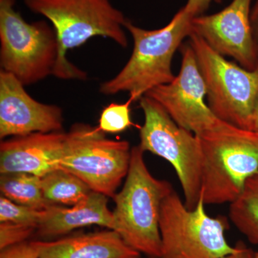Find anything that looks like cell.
Here are the masks:
<instances>
[{
    "label": "cell",
    "mask_w": 258,
    "mask_h": 258,
    "mask_svg": "<svg viewBox=\"0 0 258 258\" xmlns=\"http://www.w3.org/2000/svg\"><path fill=\"white\" fill-rule=\"evenodd\" d=\"M192 18L182 8L166 26L154 30H144L127 20L124 28L133 37V52L121 71L102 83L100 92L108 96L128 92L134 102L151 90L171 83L176 76L173 57L192 32Z\"/></svg>",
    "instance_id": "cell-1"
},
{
    "label": "cell",
    "mask_w": 258,
    "mask_h": 258,
    "mask_svg": "<svg viewBox=\"0 0 258 258\" xmlns=\"http://www.w3.org/2000/svg\"><path fill=\"white\" fill-rule=\"evenodd\" d=\"M33 13L45 16L53 25L59 55L53 76L62 80H85L87 74L71 63L66 53L94 36L111 39L126 47L123 28L127 19L110 0H25Z\"/></svg>",
    "instance_id": "cell-2"
},
{
    "label": "cell",
    "mask_w": 258,
    "mask_h": 258,
    "mask_svg": "<svg viewBox=\"0 0 258 258\" xmlns=\"http://www.w3.org/2000/svg\"><path fill=\"white\" fill-rule=\"evenodd\" d=\"M144 154L139 145L132 148L124 184L113 198L114 230L141 254L160 258L161 206L174 189L169 181L157 179L151 174Z\"/></svg>",
    "instance_id": "cell-3"
},
{
    "label": "cell",
    "mask_w": 258,
    "mask_h": 258,
    "mask_svg": "<svg viewBox=\"0 0 258 258\" xmlns=\"http://www.w3.org/2000/svg\"><path fill=\"white\" fill-rule=\"evenodd\" d=\"M198 137L203 154L204 203H233L258 171V133L224 122Z\"/></svg>",
    "instance_id": "cell-4"
},
{
    "label": "cell",
    "mask_w": 258,
    "mask_h": 258,
    "mask_svg": "<svg viewBox=\"0 0 258 258\" xmlns=\"http://www.w3.org/2000/svg\"><path fill=\"white\" fill-rule=\"evenodd\" d=\"M189 43L206 85L207 101L212 113L229 124L253 131L258 106V68L249 71L227 60L193 32Z\"/></svg>",
    "instance_id": "cell-5"
},
{
    "label": "cell",
    "mask_w": 258,
    "mask_h": 258,
    "mask_svg": "<svg viewBox=\"0 0 258 258\" xmlns=\"http://www.w3.org/2000/svg\"><path fill=\"white\" fill-rule=\"evenodd\" d=\"M144 123L140 128L139 147L162 158L173 166L181 184L184 205L196 208L201 197L203 154L198 136L180 126L150 97L139 101Z\"/></svg>",
    "instance_id": "cell-6"
},
{
    "label": "cell",
    "mask_w": 258,
    "mask_h": 258,
    "mask_svg": "<svg viewBox=\"0 0 258 258\" xmlns=\"http://www.w3.org/2000/svg\"><path fill=\"white\" fill-rule=\"evenodd\" d=\"M14 5L15 0H0L1 70L30 86L53 75L58 39L46 22L25 21Z\"/></svg>",
    "instance_id": "cell-7"
},
{
    "label": "cell",
    "mask_w": 258,
    "mask_h": 258,
    "mask_svg": "<svg viewBox=\"0 0 258 258\" xmlns=\"http://www.w3.org/2000/svg\"><path fill=\"white\" fill-rule=\"evenodd\" d=\"M226 217L209 216L200 197L196 208L185 206L173 191L161 206L160 258H222L235 251L225 238Z\"/></svg>",
    "instance_id": "cell-8"
},
{
    "label": "cell",
    "mask_w": 258,
    "mask_h": 258,
    "mask_svg": "<svg viewBox=\"0 0 258 258\" xmlns=\"http://www.w3.org/2000/svg\"><path fill=\"white\" fill-rule=\"evenodd\" d=\"M131 154L126 141L111 140L98 126L76 123L67 132L60 168L93 191L113 198L128 174Z\"/></svg>",
    "instance_id": "cell-9"
},
{
    "label": "cell",
    "mask_w": 258,
    "mask_h": 258,
    "mask_svg": "<svg viewBox=\"0 0 258 258\" xmlns=\"http://www.w3.org/2000/svg\"><path fill=\"white\" fill-rule=\"evenodd\" d=\"M181 46L179 74L171 83L151 90L146 96L157 101L180 126L198 137L218 128L224 121L209 107L207 88L189 43Z\"/></svg>",
    "instance_id": "cell-10"
},
{
    "label": "cell",
    "mask_w": 258,
    "mask_h": 258,
    "mask_svg": "<svg viewBox=\"0 0 258 258\" xmlns=\"http://www.w3.org/2000/svg\"><path fill=\"white\" fill-rule=\"evenodd\" d=\"M252 0H232L215 14L191 20V30L223 56L234 59L244 69L258 68V52L251 25Z\"/></svg>",
    "instance_id": "cell-11"
},
{
    "label": "cell",
    "mask_w": 258,
    "mask_h": 258,
    "mask_svg": "<svg viewBox=\"0 0 258 258\" xmlns=\"http://www.w3.org/2000/svg\"><path fill=\"white\" fill-rule=\"evenodd\" d=\"M62 108L35 101L14 76L1 70L0 139L62 132Z\"/></svg>",
    "instance_id": "cell-12"
},
{
    "label": "cell",
    "mask_w": 258,
    "mask_h": 258,
    "mask_svg": "<svg viewBox=\"0 0 258 258\" xmlns=\"http://www.w3.org/2000/svg\"><path fill=\"white\" fill-rule=\"evenodd\" d=\"M67 132L32 133L0 144V173H27L42 177L60 168Z\"/></svg>",
    "instance_id": "cell-13"
},
{
    "label": "cell",
    "mask_w": 258,
    "mask_h": 258,
    "mask_svg": "<svg viewBox=\"0 0 258 258\" xmlns=\"http://www.w3.org/2000/svg\"><path fill=\"white\" fill-rule=\"evenodd\" d=\"M108 197L91 191L73 206L49 205L37 225L35 237L38 240L63 237L71 231L87 226L98 225L114 230L113 212L108 208Z\"/></svg>",
    "instance_id": "cell-14"
},
{
    "label": "cell",
    "mask_w": 258,
    "mask_h": 258,
    "mask_svg": "<svg viewBox=\"0 0 258 258\" xmlns=\"http://www.w3.org/2000/svg\"><path fill=\"white\" fill-rule=\"evenodd\" d=\"M39 258H137L141 254L125 243L115 230L64 236L39 240Z\"/></svg>",
    "instance_id": "cell-15"
},
{
    "label": "cell",
    "mask_w": 258,
    "mask_h": 258,
    "mask_svg": "<svg viewBox=\"0 0 258 258\" xmlns=\"http://www.w3.org/2000/svg\"><path fill=\"white\" fill-rule=\"evenodd\" d=\"M44 198L53 205L73 206L92 191L77 176L58 168L41 177Z\"/></svg>",
    "instance_id": "cell-16"
},
{
    "label": "cell",
    "mask_w": 258,
    "mask_h": 258,
    "mask_svg": "<svg viewBox=\"0 0 258 258\" xmlns=\"http://www.w3.org/2000/svg\"><path fill=\"white\" fill-rule=\"evenodd\" d=\"M230 219L250 243L258 245V171L230 205Z\"/></svg>",
    "instance_id": "cell-17"
},
{
    "label": "cell",
    "mask_w": 258,
    "mask_h": 258,
    "mask_svg": "<svg viewBox=\"0 0 258 258\" xmlns=\"http://www.w3.org/2000/svg\"><path fill=\"white\" fill-rule=\"evenodd\" d=\"M0 190L2 195L11 201L35 210H44L52 205L44 198L41 177L33 174H1Z\"/></svg>",
    "instance_id": "cell-18"
},
{
    "label": "cell",
    "mask_w": 258,
    "mask_h": 258,
    "mask_svg": "<svg viewBox=\"0 0 258 258\" xmlns=\"http://www.w3.org/2000/svg\"><path fill=\"white\" fill-rule=\"evenodd\" d=\"M129 99L124 103H111L101 112L98 127L105 134H118L124 132L134 125L131 117V105Z\"/></svg>",
    "instance_id": "cell-19"
},
{
    "label": "cell",
    "mask_w": 258,
    "mask_h": 258,
    "mask_svg": "<svg viewBox=\"0 0 258 258\" xmlns=\"http://www.w3.org/2000/svg\"><path fill=\"white\" fill-rule=\"evenodd\" d=\"M44 210L19 205L3 195L0 198V222H15L37 227L43 217Z\"/></svg>",
    "instance_id": "cell-20"
},
{
    "label": "cell",
    "mask_w": 258,
    "mask_h": 258,
    "mask_svg": "<svg viewBox=\"0 0 258 258\" xmlns=\"http://www.w3.org/2000/svg\"><path fill=\"white\" fill-rule=\"evenodd\" d=\"M37 227L15 222H0V249L29 240L35 236Z\"/></svg>",
    "instance_id": "cell-21"
},
{
    "label": "cell",
    "mask_w": 258,
    "mask_h": 258,
    "mask_svg": "<svg viewBox=\"0 0 258 258\" xmlns=\"http://www.w3.org/2000/svg\"><path fill=\"white\" fill-rule=\"evenodd\" d=\"M40 251L38 240H28L0 249V258H39Z\"/></svg>",
    "instance_id": "cell-22"
},
{
    "label": "cell",
    "mask_w": 258,
    "mask_h": 258,
    "mask_svg": "<svg viewBox=\"0 0 258 258\" xmlns=\"http://www.w3.org/2000/svg\"><path fill=\"white\" fill-rule=\"evenodd\" d=\"M221 2L222 0H187L183 8L190 16L195 18L203 15L212 3H220Z\"/></svg>",
    "instance_id": "cell-23"
},
{
    "label": "cell",
    "mask_w": 258,
    "mask_h": 258,
    "mask_svg": "<svg viewBox=\"0 0 258 258\" xmlns=\"http://www.w3.org/2000/svg\"><path fill=\"white\" fill-rule=\"evenodd\" d=\"M222 258H254L253 251L242 242H238L235 246V251Z\"/></svg>",
    "instance_id": "cell-24"
},
{
    "label": "cell",
    "mask_w": 258,
    "mask_h": 258,
    "mask_svg": "<svg viewBox=\"0 0 258 258\" xmlns=\"http://www.w3.org/2000/svg\"><path fill=\"white\" fill-rule=\"evenodd\" d=\"M251 25L258 52V0H256L251 10Z\"/></svg>",
    "instance_id": "cell-25"
},
{
    "label": "cell",
    "mask_w": 258,
    "mask_h": 258,
    "mask_svg": "<svg viewBox=\"0 0 258 258\" xmlns=\"http://www.w3.org/2000/svg\"><path fill=\"white\" fill-rule=\"evenodd\" d=\"M253 132L258 133V106L257 110H256L255 115H254Z\"/></svg>",
    "instance_id": "cell-26"
},
{
    "label": "cell",
    "mask_w": 258,
    "mask_h": 258,
    "mask_svg": "<svg viewBox=\"0 0 258 258\" xmlns=\"http://www.w3.org/2000/svg\"><path fill=\"white\" fill-rule=\"evenodd\" d=\"M254 258H258V252L254 253Z\"/></svg>",
    "instance_id": "cell-27"
},
{
    "label": "cell",
    "mask_w": 258,
    "mask_h": 258,
    "mask_svg": "<svg viewBox=\"0 0 258 258\" xmlns=\"http://www.w3.org/2000/svg\"><path fill=\"white\" fill-rule=\"evenodd\" d=\"M137 258H152V257H142V256H140V257H137Z\"/></svg>",
    "instance_id": "cell-28"
}]
</instances>
